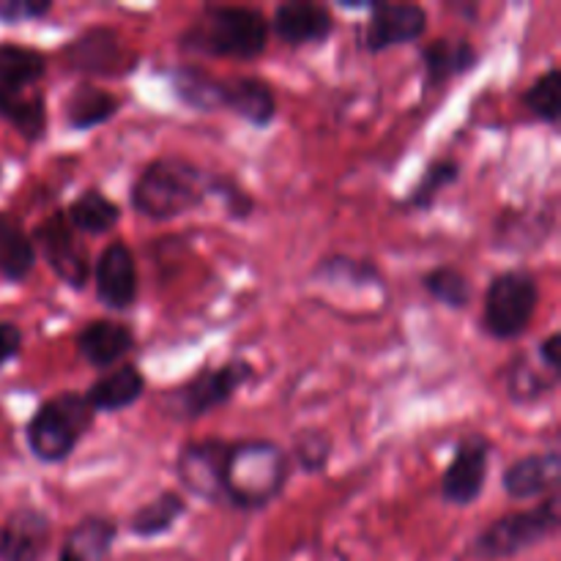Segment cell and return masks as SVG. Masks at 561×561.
<instances>
[{
	"label": "cell",
	"instance_id": "obj_1",
	"mask_svg": "<svg viewBox=\"0 0 561 561\" xmlns=\"http://www.w3.org/2000/svg\"><path fill=\"white\" fill-rule=\"evenodd\" d=\"M268 20L252 5L208 3L179 33V49L203 58H261L268 44Z\"/></svg>",
	"mask_w": 561,
	"mask_h": 561
},
{
	"label": "cell",
	"instance_id": "obj_2",
	"mask_svg": "<svg viewBox=\"0 0 561 561\" xmlns=\"http://www.w3.org/2000/svg\"><path fill=\"white\" fill-rule=\"evenodd\" d=\"M290 474V460L279 444L266 438H241L230 442L225 460L222 504L257 513L277 502Z\"/></svg>",
	"mask_w": 561,
	"mask_h": 561
},
{
	"label": "cell",
	"instance_id": "obj_3",
	"mask_svg": "<svg viewBox=\"0 0 561 561\" xmlns=\"http://www.w3.org/2000/svg\"><path fill=\"white\" fill-rule=\"evenodd\" d=\"M47 75V58L25 44H0V118L27 142L47 135V99L38 88Z\"/></svg>",
	"mask_w": 561,
	"mask_h": 561
},
{
	"label": "cell",
	"instance_id": "obj_4",
	"mask_svg": "<svg viewBox=\"0 0 561 561\" xmlns=\"http://www.w3.org/2000/svg\"><path fill=\"white\" fill-rule=\"evenodd\" d=\"M206 170L184 157H157L137 173L129 203L151 222H173L206 201Z\"/></svg>",
	"mask_w": 561,
	"mask_h": 561
},
{
	"label": "cell",
	"instance_id": "obj_5",
	"mask_svg": "<svg viewBox=\"0 0 561 561\" xmlns=\"http://www.w3.org/2000/svg\"><path fill=\"white\" fill-rule=\"evenodd\" d=\"M96 414L82 392H60L44 400L25 427V442L42 466H60L75 455Z\"/></svg>",
	"mask_w": 561,
	"mask_h": 561
},
{
	"label": "cell",
	"instance_id": "obj_6",
	"mask_svg": "<svg viewBox=\"0 0 561 561\" xmlns=\"http://www.w3.org/2000/svg\"><path fill=\"white\" fill-rule=\"evenodd\" d=\"M559 531V491L548 493L529 510H515L491 520L471 542L469 553L477 561L515 559L531 548L542 546Z\"/></svg>",
	"mask_w": 561,
	"mask_h": 561
},
{
	"label": "cell",
	"instance_id": "obj_7",
	"mask_svg": "<svg viewBox=\"0 0 561 561\" xmlns=\"http://www.w3.org/2000/svg\"><path fill=\"white\" fill-rule=\"evenodd\" d=\"M255 378V365L241 356L217 367H203L181 387L164 392V414L175 422H197L225 409Z\"/></svg>",
	"mask_w": 561,
	"mask_h": 561
},
{
	"label": "cell",
	"instance_id": "obj_8",
	"mask_svg": "<svg viewBox=\"0 0 561 561\" xmlns=\"http://www.w3.org/2000/svg\"><path fill=\"white\" fill-rule=\"evenodd\" d=\"M540 283L529 268H507L491 279L482 305V329L499 343L518 340L535 321Z\"/></svg>",
	"mask_w": 561,
	"mask_h": 561
},
{
	"label": "cell",
	"instance_id": "obj_9",
	"mask_svg": "<svg viewBox=\"0 0 561 561\" xmlns=\"http://www.w3.org/2000/svg\"><path fill=\"white\" fill-rule=\"evenodd\" d=\"M64 64L71 71L104 80H121L140 64V53L121 38L115 27L91 25L77 33L64 47Z\"/></svg>",
	"mask_w": 561,
	"mask_h": 561
},
{
	"label": "cell",
	"instance_id": "obj_10",
	"mask_svg": "<svg viewBox=\"0 0 561 561\" xmlns=\"http://www.w3.org/2000/svg\"><path fill=\"white\" fill-rule=\"evenodd\" d=\"M80 233H75L66 219L64 211H55L33 230V247H36V255H42L47 261V266L53 268L55 277L64 285H69L71 290H82L91 279V261H88V250L80 239Z\"/></svg>",
	"mask_w": 561,
	"mask_h": 561
},
{
	"label": "cell",
	"instance_id": "obj_11",
	"mask_svg": "<svg viewBox=\"0 0 561 561\" xmlns=\"http://www.w3.org/2000/svg\"><path fill=\"white\" fill-rule=\"evenodd\" d=\"M493 444L485 436H463L442 477V499L453 507H471L480 502L491 469Z\"/></svg>",
	"mask_w": 561,
	"mask_h": 561
},
{
	"label": "cell",
	"instance_id": "obj_12",
	"mask_svg": "<svg viewBox=\"0 0 561 561\" xmlns=\"http://www.w3.org/2000/svg\"><path fill=\"white\" fill-rule=\"evenodd\" d=\"M230 442L222 438H203L190 442L175 455V477L181 488L206 504H222L225 460H228Z\"/></svg>",
	"mask_w": 561,
	"mask_h": 561
},
{
	"label": "cell",
	"instance_id": "obj_13",
	"mask_svg": "<svg viewBox=\"0 0 561 561\" xmlns=\"http://www.w3.org/2000/svg\"><path fill=\"white\" fill-rule=\"evenodd\" d=\"M91 277L96 285V299L113 312H126L135 307L140 294V274H137L135 252L124 241H110L91 263Z\"/></svg>",
	"mask_w": 561,
	"mask_h": 561
},
{
	"label": "cell",
	"instance_id": "obj_14",
	"mask_svg": "<svg viewBox=\"0 0 561 561\" xmlns=\"http://www.w3.org/2000/svg\"><path fill=\"white\" fill-rule=\"evenodd\" d=\"M431 27L427 9L420 3H376L370 9L362 47L378 55L403 44L420 42Z\"/></svg>",
	"mask_w": 561,
	"mask_h": 561
},
{
	"label": "cell",
	"instance_id": "obj_15",
	"mask_svg": "<svg viewBox=\"0 0 561 561\" xmlns=\"http://www.w3.org/2000/svg\"><path fill=\"white\" fill-rule=\"evenodd\" d=\"M268 33H274L288 47L327 44L334 33V16L316 0H285L274 9Z\"/></svg>",
	"mask_w": 561,
	"mask_h": 561
},
{
	"label": "cell",
	"instance_id": "obj_16",
	"mask_svg": "<svg viewBox=\"0 0 561 561\" xmlns=\"http://www.w3.org/2000/svg\"><path fill=\"white\" fill-rule=\"evenodd\" d=\"M53 546V518L38 507H16L0 529V561H42Z\"/></svg>",
	"mask_w": 561,
	"mask_h": 561
},
{
	"label": "cell",
	"instance_id": "obj_17",
	"mask_svg": "<svg viewBox=\"0 0 561 561\" xmlns=\"http://www.w3.org/2000/svg\"><path fill=\"white\" fill-rule=\"evenodd\" d=\"M135 343L137 337L131 327L110 321V318H96V321H88L77 334V354L93 370H113L124 365L126 356L135 351Z\"/></svg>",
	"mask_w": 561,
	"mask_h": 561
},
{
	"label": "cell",
	"instance_id": "obj_18",
	"mask_svg": "<svg viewBox=\"0 0 561 561\" xmlns=\"http://www.w3.org/2000/svg\"><path fill=\"white\" fill-rule=\"evenodd\" d=\"M222 110L233 113L255 129H266L277 121V93L272 82L255 75L225 77L222 80Z\"/></svg>",
	"mask_w": 561,
	"mask_h": 561
},
{
	"label": "cell",
	"instance_id": "obj_19",
	"mask_svg": "<svg viewBox=\"0 0 561 561\" xmlns=\"http://www.w3.org/2000/svg\"><path fill=\"white\" fill-rule=\"evenodd\" d=\"M559 474V453L548 449V453L526 455L510 463L502 474V488L513 502H531V499H546L548 493H557Z\"/></svg>",
	"mask_w": 561,
	"mask_h": 561
},
{
	"label": "cell",
	"instance_id": "obj_20",
	"mask_svg": "<svg viewBox=\"0 0 561 561\" xmlns=\"http://www.w3.org/2000/svg\"><path fill=\"white\" fill-rule=\"evenodd\" d=\"M422 58V88L425 93L438 91L449 80L469 75L480 66V53L466 38H433L420 49Z\"/></svg>",
	"mask_w": 561,
	"mask_h": 561
},
{
	"label": "cell",
	"instance_id": "obj_21",
	"mask_svg": "<svg viewBox=\"0 0 561 561\" xmlns=\"http://www.w3.org/2000/svg\"><path fill=\"white\" fill-rule=\"evenodd\" d=\"M82 394L93 414H118V411L140 403L146 394V378H142L140 367L124 362V365L102 373Z\"/></svg>",
	"mask_w": 561,
	"mask_h": 561
},
{
	"label": "cell",
	"instance_id": "obj_22",
	"mask_svg": "<svg viewBox=\"0 0 561 561\" xmlns=\"http://www.w3.org/2000/svg\"><path fill=\"white\" fill-rule=\"evenodd\" d=\"M118 540V524L107 515H85L71 526L55 561H104Z\"/></svg>",
	"mask_w": 561,
	"mask_h": 561
},
{
	"label": "cell",
	"instance_id": "obj_23",
	"mask_svg": "<svg viewBox=\"0 0 561 561\" xmlns=\"http://www.w3.org/2000/svg\"><path fill=\"white\" fill-rule=\"evenodd\" d=\"M121 110V99L107 88L80 82L64 102V121L71 131H91L113 121Z\"/></svg>",
	"mask_w": 561,
	"mask_h": 561
},
{
	"label": "cell",
	"instance_id": "obj_24",
	"mask_svg": "<svg viewBox=\"0 0 561 561\" xmlns=\"http://www.w3.org/2000/svg\"><path fill=\"white\" fill-rule=\"evenodd\" d=\"M36 247L20 217L0 211V277L5 283H25L36 268Z\"/></svg>",
	"mask_w": 561,
	"mask_h": 561
},
{
	"label": "cell",
	"instance_id": "obj_25",
	"mask_svg": "<svg viewBox=\"0 0 561 561\" xmlns=\"http://www.w3.org/2000/svg\"><path fill=\"white\" fill-rule=\"evenodd\" d=\"M168 82L175 99L197 113H214L222 110V77H214L203 66H170Z\"/></svg>",
	"mask_w": 561,
	"mask_h": 561
},
{
	"label": "cell",
	"instance_id": "obj_26",
	"mask_svg": "<svg viewBox=\"0 0 561 561\" xmlns=\"http://www.w3.org/2000/svg\"><path fill=\"white\" fill-rule=\"evenodd\" d=\"M190 513V504L181 493L175 491H162L159 496H153L151 502L140 504L135 513L126 520V529L129 535L140 537V540H153V537H162L168 531L175 529L184 515Z\"/></svg>",
	"mask_w": 561,
	"mask_h": 561
},
{
	"label": "cell",
	"instance_id": "obj_27",
	"mask_svg": "<svg viewBox=\"0 0 561 561\" xmlns=\"http://www.w3.org/2000/svg\"><path fill=\"white\" fill-rule=\"evenodd\" d=\"M66 219L80 236L110 233L121 222V206L102 190H85L66 206Z\"/></svg>",
	"mask_w": 561,
	"mask_h": 561
},
{
	"label": "cell",
	"instance_id": "obj_28",
	"mask_svg": "<svg viewBox=\"0 0 561 561\" xmlns=\"http://www.w3.org/2000/svg\"><path fill=\"white\" fill-rule=\"evenodd\" d=\"M460 179V162L453 157H442V159H433L431 164L425 168V173L420 175L414 186L409 190L405 195V206L411 211H431L436 206L438 195L444 190H449L453 184H458Z\"/></svg>",
	"mask_w": 561,
	"mask_h": 561
},
{
	"label": "cell",
	"instance_id": "obj_29",
	"mask_svg": "<svg viewBox=\"0 0 561 561\" xmlns=\"http://www.w3.org/2000/svg\"><path fill=\"white\" fill-rule=\"evenodd\" d=\"M422 288H425V294L433 301L449 307V310H466L471 299H474L471 279L453 263H444V266H436L422 274Z\"/></svg>",
	"mask_w": 561,
	"mask_h": 561
},
{
	"label": "cell",
	"instance_id": "obj_30",
	"mask_svg": "<svg viewBox=\"0 0 561 561\" xmlns=\"http://www.w3.org/2000/svg\"><path fill=\"white\" fill-rule=\"evenodd\" d=\"M557 376H551V373L542 370V367H535L526 356H518L507 373V394L510 400L518 405H529L548 398V394L557 389Z\"/></svg>",
	"mask_w": 561,
	"mask_h": 561
},
{
	"label": "cell",
	"instance_id": "obj_31",
	"mask_svg": "<svg viewBox=\"0 0 561 561\" xmlns=\"http://www.w3.org/2000/svg\"><path fill=\"white\" fill-rule=\"evenodd\" d=\"M312 277L321 279L327 285H381L383 274L381 268L373 261H359V257L348 255H329L323 261H318Z\"/></svg>",
	"mask_w": 561,
	"mask_h": 561
},
{
	"label": "cell",
	"instance_id": "obj_32",
	"mask_svg": "<svg viewBox=\"0 0 561 561\" xmlns=\"http://www.w3.org/2000/svg\"><path fill=\"white\" fill-rule=\"evenodd\" d=\"M524 107L535 115L537 121L548 126H557L561 118V69L551 66L548 71H542L535 82L524 91L520 96Z\"/></svg>",
	"mask_w": 561,
	"mask_h": 561
},
{
	"label": "cell",
	"instance_id": "obj_33",
	"mask_svg": "<svg viewBox=\"0 0 561 561\" xmlns=\"http://www.w3.org/2000/svg\"><path fill=\"white\" fill-rule=\"evenodd\" d=\"M332 438L321 427H305L296 433L294 438V453L288 460H294L305 474H321L327 471L329 460H332Z\"/></svg>",
	"mask_w": 561,
	"mask_h": 561
},
{
	"label": "cell",
	"instance_id": "obj_34",
	"mask_svg": "<svg viewBox=\"0 0 561 561\" xmlns=\"http://www.w3.org/2000/svg\"><path fill=\"white\" fill-rule=\"evenodd\" d=\"M206 197H217L228 219H233V222H244L255 211V197L228 173H208Z\"/></svg>",
	"mask_w": 561,
	"mask_h": 561
},
{
	"label": "cell",
	"instance_id": "obj_35",
	"mask_svg": "<svg viewBox=\"0 0 561 561\" xmlns=\"http://www.w3.org/2000/svg\"><path fill=\"white\" fill-rule=\"evenodd\" d=\"M53 0H3L0 3V22L3 25H22L38 22L53 14Z\"/></svg>",
	"mask_w": 561,
	"mask_h": 561
},
{
	"label": "cell",
	"instance_id": "obj_36",
	"mask_svg": "<svg viewBox=\"0 0 561 561\" xmlns=\"http://www.w3.org/2000/svg\"><path fill=\"white\" fill-rule=\"evenodd\" d=\"M22 329L11 321H0V367L14 362L22 354Z\"/></svg>",
	"mask_w": 561,
	"mask_h": 561
},
{
	"label": "cell",
	"instance_id": "obj_37",
	"mask_svg": "<svg viewBox=\"0 0 561 561\" xmlns=\"http://www.w3.org/2000/svg\"><path fill=\"white\" fill-rule=\"evenodd\" d=\"M537 356H540L542 370H548L551 376L559 378V373H561V334L559 332L548 334V337L540 343V348H537Z\"/></svg>",
	"mask_w": 561,
	"mask_h": 561
}]
</instances>
